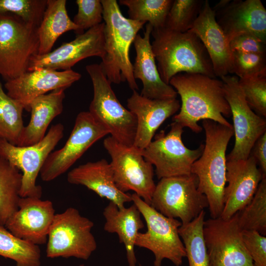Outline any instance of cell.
Segmentation results:
<instances>
[{
    "instance_id": "22",
    "label": "cell",
    "mask_w": 266,
    "mask_h": 266,
    "mask_svg": "<svg viewBox=\"0 0 266 266\" xmlns=\"http://www.w3.org/2000/svg\"><path fill=\"white\" fill-rule=\"evenodd\" d=\"M188 31L200 38L210 57L216 77L233 74V53L215 13L208 0L204 1L198 17Z\"/></svg>"
},
{
    "instance_id": "24",
    "label": "cell",
    "mask_w": 266,
    "mask_h": 266,
    "mask_svg": "<svg viewBox=\"0 0 266 266\" xmlns=\"http://www.w3.org/2000/svg\"><path fill=\"white\" fill-rule=\"evenodd\" d=\"M67 180L70 184L86 187L119 208L132 201L131 194L123 193L116 187L111 165L105 159L88 162L74 168L68 172Z\"/></svg>"
},
{
    "instance_id": "4",
    "label": "cell",
    "mask_w": 266,
    "mask_h": 266,
    "mask_svg": "<svg viewBox=\"0 0 266 266\" xmlns=\"http://www.w3.org/2000/svg\"><path fill=\"white\" fill-rule=\"evenodd\" d=\"M205 140L201 156L192 164L191 172L198 179V190L206 197L210 217H220L224 207L226 184V155L228 143L234 134L229 127L210 120H203Z\"/></svg>"
},
{
    "instance_id": "37",
    "label": "cell",
    "mask_w": 266,
    "mask_h": 266,
    "mask_svg": "<svg viewBox=\"0 0 266 266\" xmlns=\"http://www.w3.org/2000/svg\"><path fill=\"white\" fill-rule=\"evenodd\" d=\"M232 53L233 73L238 78L266 75V53Z\"/></svg>"
},
{
    "instance_id": "30",
    "label": "cell",
    "mask_w": 266,
    "mask_h": 266,
    "mask_svg": "<svg viewBox=\"0 0 266 266\" xmlns=\"http://www.w3.org/2000/svg\"><path fill=\"white\" fill-rule=\"evenodd\" d=\"M0 256L13 260L16 266H40L38 245L22 239L0 226Z\"/></svg>"
},
{
    "instance_id": "9",
    "label": "cell",
    "mask_w": 266,
    "mask_h": 266,
    "mask_svg": "<svg viewBox=\"0 0 266 266\" xmlns=\"http://www.w3.org/2000/svg\"><path fill=\"white\" fill-rule=\"evenodd\" d=\"M198 185V178L192 173L161 178L156 185L150 205L164 216L179 218L182 225L187 224L208 206Z\"/></svg>"
},
{
    "instance_id": "32",
    "label": "cell",
    "mask_w": 266,
    "mask_h": 266,
    "mask_svg": "<svg viewBox=\"0 0 266 266\" xmlns=\"http://www.w3.org/2000/svg\"><path fill=\"white\" fill-rule=\"evenodd\" d=\"M172 0H120L121 5L128 8L129 18L148 22L153 29L165 27Z\"/></svg>"
},
{
    "instance_id": "33",
    "label": "cell",
    "mask_w": 266,
    "mask_h": 266,
    "mask_svg": "<svg viewBox=\"0 0 266 266\" xmlns=\"http://www.w3.org/2000/svg\"><path fill=\"white\" fill-rule=\"evenodd\" d=\"M242 231H254L266 235V177L259 184L251 201L237 212Z\"/></svg>"
},
{
    "instance_id": "25",
    "label": "cell",
    "mask_w": 266,
    "mask_h": 266,
    "mask_svg": "<svg viewBox=\"0 0 266 266\" xmlns=\"http://www.w3.org/2000/svg\"><path fill=\"white\" fill-rule=\"evenodd\" d=\"M65 90H53L37 97L31 102V119L24 128L18 146L32 145L44 138L52 121L62 113Z\"/></svg>"
},
{
    "instance_id": "18",
    "label": "cell",
    "mask_w": 266,
    "mask_h": 266,
    "mask_svg": "<svg viewBox=\"0 0 266 266\" xmlns=\"http://www.w3.org/2000/svg\"><path fill=\"white\" fill-rule=\"evenodd\" d=\"M224 207L220 217L228 219L242 210L252 200L259 183L266 177L258 167L254 158L227 161Z\"/></svg>"
},
{
    "instance_id": "27",
    "label": "cell",
    "mask_w": 266,
    "mask_h": 266,
    "mask_svg": "<svg viewBox=\"0 0 266 266\" xmlns=\"http://www.w3.org/2000/svg\"><path fill=\"white\" fill-rule=\"evenodd\" d=\"M66 0H47L41 22L37 29L39 40L38 55L52 51L57 39L63 33L74 31L83 33L69 17Z\"/></svg>"
},
{
    "instance_id": "15",
    "label": "cell",
    "mask_w": 266,
    "mask_h": 266,
    "mask_svg": "<svg viewBox=\"0 0 266 266\" xmlns=\"http://www.w3.org/2000/svg\"><path fill=\"white\" fill-rule=\"evenodd\" d=\"M203 236L209 266H254L243 241L237 212L228 219L204 220Z\"/></svg>"
},
{
    "instance_id": "19",
    "label": "cell",
    "mask_w": 266,
    "mask_h": 266,
    "mask_svg": "<svg viewBox=\"0 0 266 266\" xmlns=\"http://www.w3.org/2000/svg\"><path fill=\"white\" fill-rule=\"evenodd\" d=\"M55 215L53 203L34 197H21L17 211L4 227L16 236L39 245L47 242Z\"/></svg>"
},
{
    "instance_id": "39",
    "label": "cell",
    "mask_w": 266,
    "mask_h": 266,
    "mask_svg": "<svg viewBox=\"0 0 266 266\" xmlns=\"http://www.w3.org/2000/svg\"><path fill=\"white\" fill-rule=\"evenodd\" d=\"M242 237L254 266H266V237L254 231H242Z\"/></svg>"
},
{
    "instance_id": "3",
    "label": "cell",
    "mask_w": 266,
    "mask_h": 266,
    "mask_svg": "<svg viewBox=\"0 0 266 266\" xmlns=\"http://www.w3.org/2000/svg\"><path fill=\"white\" fill-rule=\"evenodd\" d=\"M100 1L103 7L104 54L99 65L111 83L127 82L131 90H138L130 49L145 23L125 17L116 0Z\"/></svg>"
},
{
    "instance_id": "21",
    "label": "cell",
    "mask_w": 266,
    "mask_h": 266,
    "mask_svg": "<svg viewBox=\"0 0 266 266\" xmlns=\"http://www.w3.org/2000/svg\"><path fill=\"white\" fill-rule=\"evenodd\" d=\"M127 107L137 121L133 146L142 150L153 140L156 131L163 122L180 109V104L176 98L151 99L134 90L127 100Z\"/></svg>"
},
{
    "instance_id": "41",
    "label": "cell",
    "mask_w": 266,
    "mask_h": 266,
    "mask_svg": "<svg viewBox=\"0 0 266 266\" xmlns=\"http://www.w3.org/2000/svg\"><path fill=\"white\" fill-rule=\"evenodd\" d=\"M250 155L254 158L259 168L266 176V132L255 143Z\"/></svg>"
},
{
    "instance_id": "1",
    "label": "cell",
    "mask_w": 266,
    "mask_h": 266,
    "mask_svg": "<svg viewBox=\"0 0 266 266\" xmlns=\"http://www.w3.org/2000/svg\"><path fill=\"white\" fill-rule=\"evenodd\" d=\"M169 84L181 100L180 111L173 116V122L195 133L202 130L198 123L200 120H212L233 127L225 118L232 113L221 80L199 73L181 72L172 77Z\"/></svg>"
},
{
    "instance_id": "42",
    "label": "cell",
    "mask_w": 266,
    "mask_h": 266,
    "mask_svg": "<svg viewBox=\"0 0 266 266\" xmlns=\"http://www.w3.org/2000/svg\"><path fill=\"white\" fill-rule=\"evenodd\" d=\"M79 266H84V265H80Z\"/></svg>"
},
{
    "instance_id": "2",
    "label": "cell",
    "mask_w": 266,
    "mask_h": 266,
    "mask_svg": "<svg viewBox=\"0 0 266 266\" xmlns=\"http://www.w3.org/2000/svg\"><path fill=\"white\" fill-rule=\"evenodd\" d=\"M152 50L163 82L169 84L181 72L199 73L216 78L210 57L194 33H181L166 28L153 29Z\"/></svg>"
},
{
    "instance_id": "29",
    "label": "cell",
    "mask_w": 266,
    "mask_h": 266,
    "mask_svg": "<svg viewBox=\"0 0 266 266\" xmlns=\"http://www.w3.org/2000/svg\"><path fill=\"white\" fill-rule=\"evenodd\" d=\"M204 210L192 221L178 229L184 244L189 266H209V258L203 236Z\"/></svg>"
},
{
    "instance_id": "43",
    "label": "cell",
    "mask_w": 266,
    "mask_h": 266,
    "mask_svg": "<svg viewBox=\"0 0 266 266\" xmlns=\"http://www.w3.org/2000/svg\"><path fill=\"white\" fill-rule=\"evenodd\" d=\"M139 266H143L141 265V264H139Z\"/></svg>"
},
{
    "instance_id": "26",
    "label": "cell",
    "mask_w": 266,
    "mask_h": 266,
    "mask_svg": "<svg viewBox=\"0 0 266 266\" xmlns=\"http://www.w3.org/2000/svg\"><path fill=\"white\" fill-rule=\"evenodd\" d=\"M103 215L105 220L104 231L118 235L119 242L124 244L126 249L128 266H136L135 242L139 230L144 227L140 211L134 203L129 207L119 208L109 201L104 208Z\"/></svg>"
},
{
    "instance_id": "35",
    "label": "cell",
    "mask_w": 266,
    "mask_h": 266,
    "mask_svg": "<svg viewBox=\"0 0 266 266\" xmlns=\"http://www.w3.org/2000/svg\"><path fill=\"white\" fill-rule=\"evenodd\" d=\"M47 0H0V14H13L37 28L46 7Z\"/></svg>"
},
{
    "instance_id": "31",
    "label": "cell",
    "mask_w": 266,
    "mask_h": 266,
    "mask_svg": "<svg viewBox=\"0 0 266 266\" xmlns=\"http://www.w3.org/2000/svg\"><path fill=\"white\" fill-rule=\"evenodd\" d=\"M23 105L9 97L0 83V138L17 146L25 126Z\"/></svg>"
},
{
    "instance_id": "5",
    "label": "cell",
    "mask_w": 266,
    "mask_h": 266,
    "mask_svg": "<svg viewBox=\"0 0 266 266\" xmlns=\"http://www.w3.org/2000/svg\"><path fill=\"white\" fill-rule=\"evenodd\" d=\"M86 70L94 92L89 112L107 129L112 138L123 145L133 146L137 128L135 116L120 102L99 64L88 65Z\"/></svg>"
},
{
    "instance_id": "40",
    "label": "cell",
    "mask_w": 266,
    "mask_h": 266,
    "mask_svg": "<svg viewBox=\"0 0 266 266\" xmlns=\"http://www.w3.org/2000/svg\"><path fill=\"white\" fill-rule=\"evenodd\" d=\"M232 52L266 53V43L255 35L245 33L239 34L229 42Z\"/></svg>"
},
{
    "instance_id": "7",
    "label": "cell",
    "mask_w": 266,
    "mask_h": 266,
    "mask_svg": "<svg viewBox=\"0 0 266 266\" xmlns=\"http://www.w3.org/2000/svg\"><path fill=\"white\" fill-rule=\"evenodd\" d=\"M37 28L10 14H0V75L6 81L28 71L38 54Z\"/></svg>"
},
{
    "instance_id": "6",
    "label": "cell",
    "mask_w": 266,
    "mask_h": 266,
    "mask_svg": "<svg viewBox=\"0 0 266 266\" xmlns=\"http://www.w3.org/2000/svg\"><path fill=\"white\" fill-rule=\"evenodd\" d=\"M131 198L147 228L146 232L138 233L135 246L146 248L153 253L154 266H161L165 259L175 266H180L186 255L178 233L182 225L180 221L164 216L134 193L131 194Z\"/></svg>"
},
{
    "instance_id": "12",
    "label": "cell",
    "mask_w": 266,
    "mask_h": 266,
    "mask_svg": "<svg viewBox=\"0 0 266 266\" xmlns=\"http://www.w3.org/2000/svg\"><path fill=\"white\" fill-rule=\"evenodd\" d=\"M64 130L63 124H56L51 127L39 142L24 147L13 145L0 138V157L22 171L21 197L41 198L42 188L36 185V179L48 156L63 138Z\"/></svg>"
},
{
    "instance_id": "16",
    "label": "cell",
    "mask_w": 266,
    "mask_h": 266,
    "mask_svg": "<svg viewBox=\"0 0 266 266\" xmlns=\"http://www.w3.org/2000/svg\"><path fill=\"white\" fill-rule=\"evenodd\" d=\"M104 54V23L77 34L75 38L44 55H36L30 60L28 71L39 68L54 70L71 69L83 59Z\"/></svg>"
},
{
    "instance_id": "10",
    "label": "cell",
    "mask_w": 266,
    "mask_h": 266,
    "mask_svg": "<svg viewBox=\"0 0 266 266\" xmlns=\"http://www.w3.org/2000/svg\"><path fill=\"white\" fill-rule=\"evenodd\" d=\"M103 144L111 159L110 164L117 188L126 193L133 191L150 205L156 187L154 168L141 150L123 145L111 136L104 139Z\"/></svg>"
},
{
    "instance_id": "28",
    "label": "cell",
    "mask_w": 266,
    "mask_h": 266,
    "mask_svg": "<svg viewBox=\"0 0 266 266\" xmlns=\"http://www.w3.org/2000/svg\"><path fill=\"white\" fill-rule=\"evenodd\" d=\"M22 174L0 157V226H4L18 208Z\"/></svg>"
},
{
    "instance_id": "8",
    "label": "cell",
    "mask_w": 266,
    "mask_h": 266,
    "mask_svg": "<svg viewBox=\"0 0 266 266\" xmlns=\"http://www.w3.org/2000/svg\"><path fill=\"white\" fill-rule=\"evenodd\" d=\"M94 225L74 207L55 214L48 235L46 257L88 260L97 247L91 232Z\"/></svg>"
},
{
    "instance_id": "11",
    "label": "cell",
    "mask_w": 266,
    "mask_h": 266,
    "mask_svg": "<svg viewBox=\"0 0 266 266\" xmlns=\"http://www.w3.org/2000/svg\"><path fill=\"white\" fill-rule=\"evenodd\" d=\"M183 129L180 124L173 122L167 133L161 131L141 150L144 158L155 167L159 179L191 174L192 164L203 152V144L193 150L184 145L182 139Z\"/></svg>"
},
{
    "instance_id": "14",
    "label": "cell",
    "mask_w": 266,
    "mask_h": 266,
    "mask_svg": "<svg viewBox=\"0 0 266 266\" xmlns=\"http://www.w3.org/2000/svg\"><path fill=\"white\" fill-rule=\"evenodd\" d=\"M109 134L89 111L77 115L74 127L64 146L52 151L39 173L43 181L49 182L66 172L95 142Z\"/></svg>"
},
{
    "instance_id": "23",
    "label": "cell",
    "mask_w": 266,
    "mask_h": 266,
    "mask_svg": "<svg viewBox=\"0 0 266 266\" xmlns=\"http://www.w3.org/2000/svg\"><path fill=\"white\" fill-rule=\"evenodd\" d=\"M153 29L148 23L143 36L137 34L134 40L136 56L133 64V76L142 83L141 96L155 100L175 99L177 92L169 84L162 81L158 70L150 43Z\"/></svg>"
},
{
    "instance_id": "13",
    "label": "cell",
    "mask_w": 266,
    "mask_h": 266,
    "mask_svg": "<svg viewBox=\"0 0 266 266\" xmlns=\"http://www.w3.org/2000/svg\"><path fill=\"white\" fill-rule=\"evenodd\" d=\"M220 78L233 116L235 136L234 147L227 156V161L246 160L255 143L266 132V120L247 104L238 77L228 74Z\"/></svg>"
},
{
    "instance_id": "17",
    "label": "cell",
    "mask_w": 266,
    "mask_h": 266,
    "mask_svg": "<svg viewBox=\"0 0 266 266\" xmlns=\"http://www.w3.org/2000/svg\"><path fill=\"white\" fill-rule=\"evenodd\" d=\"M213 10L229 42L245 33L266 42V9L260 0H223Z\"/></svg>"
},
{
    "instance_id": "34",
    "label": "cell",
    "mask_w": 266,
    "mask_h": 266,
    "mask_svg": "<svg viewBox=\"0 0 266 266\" xmlns=\"http://www.w3.org/2000/svg\"><path fill=\"white\" fill-rule=\"evenodd\" d=\"M200 0H174L167 14L164 28L184 33L191 29L203 6Z\"/></svg>"
},
{
    "instance_id": "38",
    "label": "cell",
    "mask_w": 266,
    "mask_h": 266,
    "mask_svg": "<svg viewBox=\"0 0 266 266\" xmlns=\"http://www.w3.org/2000/svg\"><path fill=\"white\" fill-rule=\"evenodd\" d=\"M78 10L73 22L80 30L89 29L102 23L103 7L100 0H76Z\"/></svg>"
},
{
    "instance_id": "36",
    "label": "cell",
    "mask_w": 266,
    "mask_h": 266,
    "mask_svg": "<svg viewBox=\"0 0 266 266\" xmlns=\"http://www.w3.org/2000/svg\"><path fill=\"white\" fill-rule=\"evenodd\" d=\"M246 101L255 112L263 117H266V75L239 78Z\"/></svg>"
},
{
    "instance_id": "20",
    "label": "cell",
    "mask_w": 266,
    "mask_h": 266,
    "mask_svg": "<svg viewBox=\"0 0 266 266\" xmlns=\"http://www.w3.org/2000/svg\"><path fill=\"white\" fill-rule=\"evenodd\" d=\"M81 75L73 70H54L39 68L27 71L4 84L6 94L29 111L31 102L37 97L58 89H67Z\"/></svg>"
}]
</instances>
